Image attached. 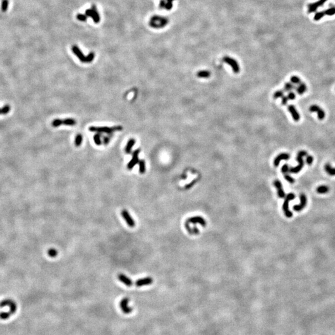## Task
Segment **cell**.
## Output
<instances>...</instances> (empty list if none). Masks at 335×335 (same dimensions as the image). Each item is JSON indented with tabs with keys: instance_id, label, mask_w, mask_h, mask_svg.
<instances>
[{
	"instance_id": "obj_1",
	"label": "cell",
	"mask_w": 335,
	"mask_h": 335,
	"mask_svg": "<svg viewBox=\"0 0 335 335\" xmlns=\"http://www.w3.org/2000/svg\"><path fill=\"white\" fill-rule=\"evenodd\" d=\"M0 308H8V311L0 312V319L6 320L16 313L18 309L16 302L11 298H6L0 302Z\"/></svg>"
},
{
	"instance_id": "obj_2",
	"label": "cell",
	"mask_w": 335,
	"mask_h": 335,
	"mask_svg": "<svg viewBox=\"0 0 335 335\" xmlns=\"http://www.w3.org/2000/svg\"><path fill=\"white\" fill-rule=\"evenodd\" d=\"M123 127L120 125L118 126H114L113 127H90L89 128V130L90 132H96L98 133H112L113 132L115 131H121L122 130Z\"/></svg>"
},
{
	"instance_id": "obj_3",
	"label": "cell",
	"mask_w": 335,
	"mask_h": 335,
	"mask_svg": "<svg viewBox=\"0 0 335 335\" xmlns=\"http://www.w3.org/2000/svg\"><path fill=\"white\" fill-rule=\"evenodd\" d=\"M167 19L158 16H154L151 18L150 25L154 28H161L167 24Z\"/></svg>"
},
{
	"instance_id": "obj_4",
	"label": "cell",
	"mask_w": 335,
	"mask_h": 335,
	"mask_svg": "<svg viewBox=\"0 0 335 335\" xmlns=\"http://www.w3.org/2000/svg\"><path fill=\"white\" fill-rule=\"evenodd\" d=\"M295 195L293 193H288L287 195L286 196V199H285L284 202L283 204V210H284V214L286 215V216L287 217L290 218L292 217V212L290 211L289 209H288V202H289L290 200H293L295 198Z\"/></svg>"
},
{
	"instance_id": "obj_5",
	"label": "cell",
	"mask_w": 335,
	"mask_h": 335,
	"mask_svg": "<svg viewBox=\"0 0 335 335\" xmlns=\"http://www.w3.org/2000/svg\"><path fill=\"white\" fill-rule=\"evenodd\" d=\"M85 14L86 15L87 17H90V18H92L95 23H98L100 21V16H99V13L97 11V8L94 4H92L91 9H86L85 12Z\"/></svg>"
},
{
	"instance_id": "obj_6",
	"label": "cell",
	"mask_w": 335,
	"mask_h": 335,
	"mask_svg": "<svg viewBox=\"0 0 335 335\" xmlns=\"http://www.w3.org/2000/svg\"><path fill=\"white\" fill-rule=\"evenodd\" d=\"M121 215L123 217V219L125 220V221H126L127 224L128 225V226H130V227L131 228L135 226V221H134L133 218L131 217V215H130L129 212H128L127 210H125V209H123V210H122Z\"/></svg>"
},
{
	"instance_id": "obj_7",
	"label": "cell",
	"mask_w": 335,
	"mask_h": 335,
	"mask_svg": "<svg viewBox=\"0 0 335 335\" xmlns=\"http://www.w3.org/2000/svg\"><path fill=\"white\" fill-rule=\"evenodd\" d=\"M223 61L226 63H228L232 68L233 71L235 73H237L240 71V67L239 65H238V63L233 58L228 57V56H225V57L223 58Z\"/></svg>"
},
{
	"instance_id": "obj_8",
	"label": "cell",
	"mask_w": 335,
	"mask_h": 335,
	"mask_svg": "<svg viewBox=\"0 0 335 335\" xmlns=\"http://www.w3.org/2000/svg\"><path fill=\"white\" fill-rule=\"evenodd\" d=\"M128 302H129V299L126 297L123 298L120 302V307L123 313L125 314H129L132 312V308L128 307Z\"/></svg>"
},
{
	"instance_id": "obj_9",
	"label": "cell",
	"mask_w": 335,
	"mask_h": 335,
	"mask_svg": "<svg viewBox=\"0 0 335 335\" xmlns=\"http://www.w3.org/2000/svg\"><path fill=\"white\" fill-rule=\"evenodd\" d=\"M302 158L303 157H302V156L297 155L296 160L298 162V164L297 166H295V167L290 168L289 170L290 173H295L296 174V173H299L301 171L304 165V161Z\"/></svg>"
},
{
	"instance_id": "obj_10",
	"label": "cell",
	"mask_w": 335,
	"mask_h": 335,
	"mask_svg": "<svg viewBox=\"0 0 335 335\" xmlns=\"http://www.w3.org/2000/svg\"><path fill=\"white\" fill-rule=\"evenodd\" d=\"M140 149H137V150L133 152V155H132V158L127 164V168L128 169H132L139 162L138 154L140 153Z\"/></svg>"
},
{
	"instance_id": "obj_11",
	"label": "cell",
	"mask_w": 335,
	"mask_h": 335,
	"mask_svg": "<svg viewBox=\"0 0 335 335\" xmlns=\"http://www.w3.org/2000/svg\"><path fill=\"white\" fill-rule=\"evenodd\" d=\"M309 111L312 112H317L318 113V118L319 120H323L325 117V112H324L323 110L321 107H319L318 106L316 105V104H313V105L311 106L310 108H309Z\"/></svg>"
},
{
	"instance_id": "obj_12",
	"label": "cell",
	"mask_w": 335,
	"mask_h": 335,
	"mask_svg": "<svg viewBox=\"0 0 335 335\" xmlns=\"http://www.w3.org/2000/svg\"><path fill=\"white\" fill-rule=\"evenodd\" d=\"M326 1H327V0H319V1H317V2L309 4L308 5V13H314V12H315L317 10L318 8L319 7L322 6Z\"/></svg>"
},
{
	"instance_id": "obj_13",
	"label": "cell",
	"mask_w": 335,
	"mask_h": 335,
	"mask_svg": "<svg viewBox=\"0 0 335 335\" xmlns=\"http://www.w3.org/2000/svg\"><path fill=\"white\" fill-rule=\"evenodd\" d=\"M300 203L299 205H295L293 207V209L297 212L303 210V208L307 205V197L304 194H301L300 195Z\"/></svg>"
},
{
	"instance_id": "obj_14",
	"label": "cell",
	"mask_w": 335,
	"mask_h": 335,
	"mask_svg": "<svg viewBox=\"0 0 335 335\" xmlns=\"http://www.w3.org/2000/svg\"><path fill=\"white\" fill-rule=\"evenodd\" d=\"M290 154L288 153H280L279 154L276 156L274 160V165L277 167V166H279L280 162L282 160H288V159L290 158Z\"/></svg>"
},
{
	"instance_id": "obj_15",
	"label": "cell",
	"mask_w": 335,
	"mask_h": 335,
	"mask_svg": "<svg viewBox=\"0 0 335 335\" xmlns=\"http://www.w3.org/2000/svg\"><path fill=\"white\" fill-rule=\"evenodd\" d=\"M72 50H73V53L75 54V55L77 56L78 57L79 59L82 62H85L86 63V56H85L84 55V54H83L81 50L79 49V47L78 46L76 45H73L72 47Z\"/></svg>"
},
{
	"instance_id": "obj_16",
	"label": "cell",
	"mask_w": 335,
	"mask_h": 335,
	"mask_svg": "<svg viewBox=\"0 0 335 335\" xmlns=\"http://www.w3.org/2000/svg\"><path fill=\"white\" fill-rule=\"evenodd\" d=\"M153 280L152 277H147L143 278V279H140L137 280L136 282H135V285H136V286L137 287L148 286V285L152 284L153 283Z\"/></svg>"
},
{
	"instance_id": "obj_17",
	"label": "cell",
	"mask_w": 335,
	"mask_h": 335,
	"mask_svg": "<svg viewBox=\"0 0 335 335\" xmlns=\"http://www.w3.org/2000/svg\"><path fill=\"white\" fill-rule=\"evenodd\" d=\"M288 111H289V112L291 114V116L292 117L293 119L294 120L295 122H298L300 120V116L299 114H298V111H297L296 108L295 107V106L293 105H289L288 106Z\"/></svg>"
},
{
	"instance_id": "obj_18",
	"label": "cell",
	"mask_w": 335,
	"mask_h": 335,
	"mask_svg": "<svg viewBox=\"0 0 335 335\" xmlns=\"http://www.w3.org/2000/svg\"><path fill=\"white\" fill-rule=\"evenodd\" d=\"M194 223V224H195V223H198L203 226H205L206 225L205 221L204 220L203 218L200 217H194L192 218H189V219L187 220L185 223Z\"/></svg>"
},
{
	"instance_id": "obj_19",
	"label": "cell",
	"mask_w": 335,
	"mask_h": 335,
	"mask_svg": "<svg viewBox=\"0 0 335 335\" xmlns=\"http://www.w3.org/2000/svg\"><path fill=\"white\" fill-rule=\"evenodd\" d=\"M118 279L120 281L122 282L123 284H124L125 286L128 287L132 286V284H133V282H132V280L130 279L129 277H128L127 276H125V275L123 274H118Z\"/></svg>"
},
{
	"instance_id": "obj_20",
	"label": "cell",
	"mask_w": 335,
	"mask_h": 335,
	"mask_svg": "<svg viewBox=\"0 0 335 335\" xmlns=\"http://www.w3.org/2000/svg\"><path fill=\"white\" fill-rule=\"evenodd\" d=\"M274 186L276 187V188L277 189V194L278 196L281 198H283L286 196V194H285V192L282 189V183L280 182L279 180H276L274 182Z\"/></svg>"
},
{
	"instance_id": "obj_21",
	"label": "cell",
	"mask_w": 335,
	"mask_h": 335,
	"mask_svg": "<svg viewBox=\"0 0 335 335\" xmlns=\"http://www.w3.org/2000/svg\"><path fill=\"white\" fill-rule=\"evenodd\" d=\"M324 170L330 176H335V168H333L329 163H326L324 166Z\"/></svg>"
},
{
	"instance_id": "obj_22",
	"label": "cell",
	"mask_w": 335,
	"mask_h": 335,
	"mask_svg": "<svg viewBox=\"0 0 335 335\" xmlns=\"http://www.w3.org/2000/svg\"><path fill=\"white\" fill-rule=\"evenodd\" d=\"M307 90V86L306 84L304 83H301L299 84L298 87H296V91L297 93L300 95H302L304 92L306 91Z\"/></svg>"
},
{
	"instance_id": "obj_23",
	"label": "cell",
	"mask_w": 335,
	"mask_h": 335,
	"mask_svg": "<svg viewBox=\"0 0 335 335\" xmlns=\"http://www.w3.org/2000/svg\"><path fill=\"white\" fill-rule=\"evenodd\" d=\"M135 139L132 138L128 141L127 144L126 145V147H125V152H126L127 153H130L131 152L132 147H133V145H135Z\"/></svg>"
},
{
	"instance_id": "obj_24",
	"label": "cell",
	"mask_w": 335,
	"mask_h": 335,
	"mask_svg": "<svg viewBox=\"0 0 335 335\" xmlns=\"http://www.w3.org/2000/svg\"><path fill=\"white\" fill-rule=\"evenodd\" d=\"M10 110H11L10 106L8 105V104H6V105L3 106V107L0 108V115H3V116L6 115L9 112Z\"/></svg>"
},
{
	"instance_id": "obj_25",
	"label": "cell",
	"mask_w": 335,
	"mask_h": 335,
	"mask_svg": "<svg viewBox=\"0 0 335 335\" xmlns=\"http://www.w3.org/2000/svg\"><path fill=\"white\" fill-rule=\"evenodd\" d=\"M329 188L327 185H320L317 189V192L319 194H325L329 191Z\"/></svg>"
},
{
	"instance_id": "obj_26",
	"label": "cell",
	"mask_w": 335,
	"mask_h": 335,
	"mask_svg": "<svg viewBox=\"0 0 335 335\" xmlns=\"http://www.w3.org/2000/svg\"><path fill=\"white\" fill-rule=\"evenodd\" d=\"M197 76L199 78H209L210 76V73L209 71L203 70V71H199L197 74Z\"/></svg>"
},
{
	"instance_id": "obj_27",
	"label": "cell",
	"mask_w": 335,
	"mask_h": 335,
	"mask_svg": "<svg viewBox=\"0 0 335 335\" xmlns=\"http://www.w3.org/2000/svg\"><path fill=\"white\" fill-rule=\"evenodd\" d=\"M76 123V121L73 118H66V119L63 120V125L72 126V125H75Z\"/></svg>"
},
{
	"instance_id": "obj_28",
	"label": "cell",
	"mask_w": 335,
	"mask_h": 335,
	"mask_svg": "<svg viewBox=\"0 0 335 335\" xmlns=\"http://www.w3.org/2000/svg\"><path fill=\"white\" fill-rule=\"evenodd\" d=\"M8 6H9V0H2V1H1V11H2L3 13H5V12H6L7 10H8Z\"/></svg>"
},
{
	"instance_id": "obj_29",
	"label": "cell",
	"mask_w": 335,
	"mask_h": 335,
	"mask_svg": "<svg viewBox=\"0 0 335 335\" xmlns=\"http://www.w3.org/2000/svg\"><path fill=\"white\" fill-rule=\"evenodd\" d=\"M145 162L144 160L139 161V171L141 174H143L145 172Z\"/></svg>"
},
{
	"instance_id": "obj_30",
	"label": "cell",
	"mask_w": 335,
	"mask_h": 335,
	"mask_svg": "<svg viewBox=\"0 0 335 335\" xmlns=\"http://www.w3.org/2000/svg\"><path fill=\"white\" fill-rule=\"evenodd\" d=\"M82 141H83V137H82V135L81 134H78L76 135V138H75V145L76 147H80L82 143Z\"/></svg>"
},
{
	"instance_id": "obj_31",
	"label": "cell",
	"mask_w": 335,
	"mask_h": 335,
	"mask_svg": "<svg viewBox=\"0 0 335 335\" xmlns=\"http://www.w3.org/2000/svg\"><path fill=\"white\" fill-rule=\"evenodd\" d=\"M296 89L293 85H292V83H285L284 85V91H290L291 90H292L293 89Z\"/></svg>"
},
{
	"instance_id": "obj_32",
	"label": "cell",
	"mask_w": 335,
	"mask_h": 335,
	"mask_svg": "<svg viewBox=\"0 0 335 335\" xmlns=\"http://www.w3.org/2000/svg\"><path fill=\"white\" fill-rule=\"evenodd\" d=\"M48 255L50 257H56V256L58 255V251H56L55 249L54 248H50L48 250Z\"/></svg>"
},
{
	"instance_id": "obj_33",
	"label": "cell",
	"mask_w": 335,
	"mask_h": 335,
	"mask_svg": "<svg viewBox=\"0 0 335 335\" xmlns=\"http://www.w3.org/2000/svg\"><path fill=\"white\" fill-rule=\"evenodd\" d=\"M51 124H52V126L54 127H58L60 126L61 125H63V120L59 119V118H56V119H55L52 122Z\"/></svg>"
},
{
	"instance_id": "obj_34",
	"label": "cell",
	"mask_w": 335,
	"mask_h": 335,
	"mask_svg": "<svg viewBox=\"0 0 335 335\" xmlns=\"http://www.w3.org/2000/svg\"><path fill=\"white\" fill-rule=\"evenodd\" d=\"M284 91L282 90H279L276 91L274 93V95H273V98L274 99H276L279 97H282L283 96H284Z\"/></svg>"
},
{
	"instance_id": "obj_35",
	"label": "cell",
	"mask_w": 335,
	"mask_h": 335,
	"mask_svg": "<svg viewBox=\"0 0 335 335\" xmlns=\"http://www.w3.org/2000/svg\"><path fill=\"white\" fill-rule=\"evenodd\" d=\"M324 14L327 16H333L335 14V8H330L324 11Z\"/></svg>"
},
{
	"instance_id": "obj_36",
	"label": "cell",
	"mask_w": 335,
	"mask_h": 335,
	"mask_svg": "<svg viewBox=\"0 0 335 335\" xmlns=\"http://www.w3.org/2000/svg\"><path fill=\"white\" fill-rule=\"evenodd\" d=\"M325 16L324 14V11H322V12H318V13H316L315 16H314V20H319V19L323 18V17Z\"/></svg>"
},
{
	"instance_id": "obj_37",
	"label": "cell",
	"mask_w": 335,
	"mask_h": 335,
	"mask_svg": "<svg viewBox=\"0 0 335 335\" xmlns=\"http://www.w3.org/2000/svg\"><path fill=\"white\" fill-rule=\"evenodd\" d=\"M290 81L293 84H300L301 83V80L300 78H298L297 76H292L290 78Z\"/></svg>"
},
{
	"instance_id": "obj_38",
	"label": "cell",
	"mask_w": 335,
	"mask_h": 335,
	"mask_svg": "<svg viewBox=\"0 0 335 335\" xmlns=\"http://www.w3.org/2000/svg\"><path fill=\"white\" fill-rule=\"evenodd\" d=\"M94 141L97 145H101V140L99 133H96L94 136Z\"/></svg>"
},
{
	"instance_id": "obj_39",
	"label": "cell",
	"mask_w": 335,
	"mask_h": 335,
	"mask_svg": "<svg viewBox=\"0 0 335 335\" xmlns=\"http://www.w3.org/2000/svg\"><path fill=\"white\" fill-rule=\"evenodd\" d=\"M94 53L93 52H91L89 53L88 55L86 56V63H90L94 60Z\"/></svg>"
},
{
	"instance_id": "obj_40",
	"label": "cell",
	"mask_w": 335,
	"mask_h": 335,
	"mask_svg": "<svg viewBox=\"0 0 335 335\" xmlns=\"http://www.w3.org/2000/svg\"><path fill=\"white\" fill-rule=\"evenodd\" d=\"M76 18L78 19L79 20H80V21L85 22V21H86V20H87V17L86 16V14H77Z\"/></svg>"
},
{
	"instance_id": "obj_41",
	"label": "cell",
	"mask_w": 335,
	"mask_h": 335,
	"mask_svg": "<svg viewBox=\"0 0 335 335\" xmlns=\"http://www.w3.org/2000/svg\"><path fill=\"white\" fill-rule=\"evenodd\" d=\"M284 178H285V179L286 180V181H287L288 182V183H291V184H293V183H295L294 179H293L292 176H290L289 174H285Z\"/></svg>"
},
{
	"instance_id": "obj_42",
	"label": "cell",
	"mask_w": 335,
	"mask_h": 335,
	"mask_svg": "<svg viewBox=\"0 0 335 335\" xmlns=\"http://www.w3.org/2000/svg\"><path fill=\"white\" fill-rule=\"evenodd\" d=\"M289 170H290L289 166H288V164H284V165L282 167V168H281L282 173H284V174H287V173L288 171H289Z\"/></svg>"
},
{
	"instance_id": "obj_43",
	"label": "cell",
	"mask_w": 335,
	"mask_h": 335,
	"mask_svg": "<svg viewBox=\"0 0 335 335\" xmlns=\"http://www.w3.org/2000/svg\"><path fill=\"white\" fill-rule=\"evenodd\" d=\"M167 3L166 1V6L165 8L167 9H170L173 7V1L174 0H166Z\"/></svg>"
},
{
	"instance_id": "obj_44",
	"label": "cell",
	"mask_w": 335,
	"mask_h": 335,
	"mask_svg": "<svg viewBox=\"0 0 335 335\" xmlns=\"http://www.w3.org/2000/svg\"><path fill=\"white\" fill-rule=\"evenodd\" d=\"M313 161V158L312 156L309 155V156H307L306 158V163L308 165H311L312 164Z\"/></svg>"
},
{
	"instance_id": "obj_45",
	"label": "cell",
	"mask_w": 335,
	"mask_h": 335,
	"mask_svg": "<svg viewBox=\"0 0 335 335\" xmlns=\"http://www.w3.org/2000/svg\"><path fill=\"white\" fill-rule=\"evenodd\" d=\"M287 97L288 100H294L296 97V95H295V93L293 92L290 91L289 92V93L287 95Z\"/></svg>"
},
{
	"instance_id": "obj_46",
	"label": "cell",
	"mask_w": 335,
	"mask_h": 335,
	"mask_svg": "<svg viewBox=\"0 0 335 335\" xmlns=\"http://www.w3.org/2000/svg\"><path fill=\"white\" fill-rule=\"evenodd\" d=\"M288 101L287 96H283L282 97V99L281 103L282 105H286Z\"/></svg>"
},
{
	"instance_id": "obj_47",
	"label": "cell",
	"mask_w": 335,
	"mask_h": 335,
	"mask_svg": "<svg viewBox=\"0 0 335 335\" xmlns=\"http://www.w3.org/2000/svg\"><path fill=\"white\" fill-rule=\"evenodd\" d=\"M297 155L302 156V157H303V156H307V152H305V151H304V150L300 151V152H298V153H297Z\"/></svg>"
},
{
	"instance_id": "obj_48",
	"label": "cell",
	"mask_w": 335,
	"mask_h": 335,
	"mask_svg": "<svg viewBox=\"0 0 335 335\" xmlns=\"http://www.w3.org/2000/svg\"><path fill=\"white\" fill-rule=\"evenodd\" d=\"M109 138H108V137H105L104 139V143H105V145H107L108 143H109Z\"/></svg>"
}]
</instances>
